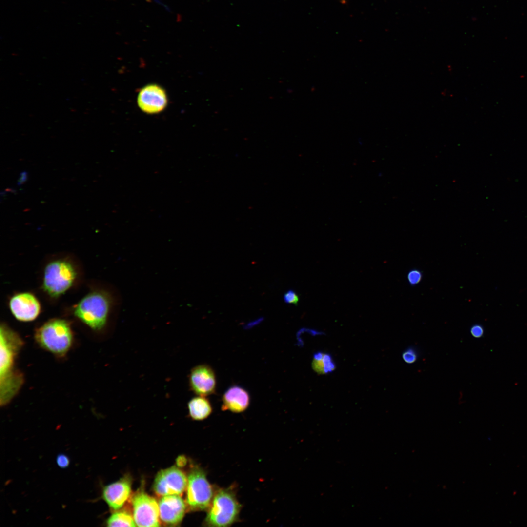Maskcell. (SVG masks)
<instances>
[{"label":"cell","mask_w":527,"mask_h":527,"mask_svg":"<svg viewBox=\"0 0 527 527\" xmlns=\"http://www.w3.org/2000/svg\"><path fill=\"white\" fill-rule=\"evenodd\" d=\"M311 367L317 374L326 375L335 371L336 365L331 354L326 352L318 351L313 355Z\"/></svg>","instance_id":"cell-17"},{"label":"cell","mask_w":527,"mask_h":527,"mask_svg":"<svg viewBox=\"0 0 527 527\" xmlns=\"http://www.w3.org/2000/svg\"><path fill=\"white\" fill-rule=\"evenodd\" d=\"M250 396L244 388L236 385L229 387L222 397L221 409L233 413H241L249 406Z\"/></svg>","instance_id":"cell-14"},{"label":"cell","mask_w":527,"mask_h":527,"mask_svg":"<svg viewBox=\"0 0 527 527\" xmlns=\"http://www.w3.org/2000/svg\"><path fill=\"white\" fill-rule=\"evenodd\" d=\"M131 501L137 526H160L159 504L153 497L142 492L136 493Z\"/></svg>","instance_id":"cell-6"},{"label":"cell","mask_w":527,"mask_h":527,"mask_svg":"<svg viewBox=\"0 0 527 527\" xmlns=\"http://www.w3.org/2000/svg\"><path fill=\"white\" fill-rule=\"evenodd\" d=\"M284 302L288 304L297 305L299 301V296L293 290H288L283 296Z\"/></svg>","instance_id":"cell-21"},{"label":"cell","mask_w":527,"mask_h":527,"mask_svg":"<svg viewBox=\"0 0 527 527\" xmlns=\"http://www.w3.org/2000/svg\"><path fill=\"white\" fill-rule=\"evenodd\" d=\"M77 274L71 262L62 259L53 261L46 265L44 270L43 289L50 296L58 297L73 285Z\"/></svg>","instance_id":"cell-4"},{"label":"cell","mask_w":527,"mask_h":527,"mask_svg":"<svg viewBox=\"0 0 527 527\" xmlns=\"http://www.w3.org/2000/svg\"><path fill=\"white\" fill-rule=\"evenodd\" d=\"M187 408L190 417L197 421L206 419L213 410L209 400L206 397L202 396L191 399L188 402Z\"/></svg>","instance_id":"cell-16"},{"label":"cell","mask_w":527,"mask_h":527,"mask_svg":"<svg viewBox=\"0 0 527 527\" xmlns=\"http://www.w3.org/2000/svg\"><path fill=\"white\" fill-rule=\"evenodd\" d=\"M407 278L411 285H415L421 281L422 273L419 269H413L408 272Z\"/></svg>","instance_id":"cell-20"},{"label":"cell","mask_w":527,"mask_h":527,"mask_svg":"<svg viewBox=\"0 0 527 527\" xmlns=\"http://www.w3.org/2000/svg\"><path fill=\"white\" fill-rule=\"evenodd\" d=\"M417 358V352L412 347L408 348L402 353V359L407 364H410L415 363Z\"/></svg>","instance_id":"cell-19"},{"label":"cell","mask_w":527,"mask_h":527,"mask_svg":"<svg viewBox=\"0 0 527 527\" xmlns=\"http://www.w3.org/2000/svg\"><path fill=\"white\" fill-rule=\"evenodd\" d=\"M470 332L473 337L478 338L483 335L484 328L480 324H475L471 327Z\"/></svg>","instance_id":"cell-23"},{"label":"cell","mask_w":527,"mask_h":527,"mask_svg":"<svg viewBox=\"0 0 527 527\" xmlns=\"http://www.w3.org/2000/svg\"><path fill=\"white\" fill-rule=\"evenodd\" d=\"M168 100L165 90L156 84H150L142 88L137 96L140 108L147 114L162 112L167 105Z\"/></svg>","instance_id":"cell-11"},{"label":"cell","mask_w":527,"mask_h":527,"mask_svg":"<svg viewBox=\"0 0 527 527\" xmlns=\"http://www.w3.org/2000/svg\"><path fill=\"white\" fill-rule=\"evenodd\" d=\"M5 191L6 192H10L15 194L16 193V191L14 188H8L6 189Z\"/></svg>","instance_id":"cell-25"},{"label":"cell","mask_w":527,"mask_h":527,"mask_svg":"<svg viewBox=\"0 0 527 527\" xmlns=\"http://www.w3.org/2000/svg\"><path fill=\"white\" fill-rule=\"evenodd\" d=\"M9 306L15 318L23 322L35 320L41 311L38 300L29 292L20 293L13 296L9 301Z\"/></svg>","instance_id":"cell-10"},{"label":"cell","mask_w":527,"mask_h":527,"mask_svg":"<svg viewBox=\"0 0 527 527\" xmlns=\"http://www.w3.org/2000/svg\"><path fill=\"white\" fill-rule=\"evenodd\" d=\"M186 501L192 510L201 511L209 508L215 491L201 468H194L187 477Z\"/></svg>","instance_id":"cell-5"},{"label":"cell","mask_w":527,"mask_h":527,"mask_svg":"<svg viewBox=\"0 0 527 527\" xmlns=\"http://www.w3.org/2000/svg\"><path fill=\"white\" fill-rule=\"evenodd\" d=\"M0 377H2L13 371L14 361L23 342L15 332L4 324L0 325Z\"/></svg>","instance_id":"cell-8"},{"label":"cell","mask_w":527,"mask_h":527,"mask_svg":"<svg viewBox=\"0 0 527 527\" xmlns=\"http://www.w3.org/2000/svg\"><path fill=\"white\" fill-rule=\"evenodd\" d=\"M28 179V172L26 170L21 171L19 175V177L17 181V185L19 186L22 185Z\"/></svg>","instance_id":"cell-24"},{"label":"cell","mask_w":527,"mask_h":527,"mask_svg":"<svg viewBox=\"0 0 527 527\" xmlns=\"http://www.w3.org/2000/svg\"><path fill=\"white\" fill-rule=\"evenodd\" d=\"M241 509L233 488L215 491L204 523L208 527H229L237 521Z\"/></svg>","instance_id":"cell-3"},{"label":"cell","mask_w":527,"mask_h":527,"mask_svg":"<svg viewBox=\"0 0 527 527\" xmlns=\"http://www.w3.org/2000/svg\"><path fill=\"white\" fill-rule=\"evenodd\" d=\"M187 478L176 466L161 470L156 475L153 488L158 496L181 495L187 487Z\"/></svg>","instance_id":"cell-7"},{"label":"cell","mask_w":527,"mask_h":527,"mask_svg":"<svg viewBox=\"0 0 527 527\" xmlns=\"http://www.w3.org/2000/svg\"><path fill=\"white\" fill-rule=\"evenodd\" d=\"M131 493V483L126 478L105 486L102 491V498L109 507L114 510L122 507Z\"/></svg>","instance_id":"cell-13"},{"label":"cell","mask_w":527,"mask_h":527,"mask_svg":"<svg viewBox=\"0 0 527 527\" xmlns=\"http://www.w3.org/2000/svg\"><path fill=\"white\" fill-rule=\"evenodd\" d=\"M56 463L60 467L65 468L69 465L70 460L66 455L61 454L57 456Z\"/></svg>","instance_id":"cell-22"},{"label":"cell","mask_w":527,"mask_h":527,"mask_svg":"<svg viewBox=\"0 0 527 527\" xmlns=\"http://www.w3.org/2000/svg\"><path fill=\"white\" fill-rule=\"evenodd\" d=\"M190 389L197 396H208L215 393L216 377L213 369L207 364L193 367L188 376Z\"/></svg>","instance_id":"cell-9"},{"label":"cell","mask_w":527,"mask_h":527,"mask_svg":"<svg viewBox=\"0 0 527 527\" xmlns=\"http://www.w3.org/2000/svg\"><path fill=\"white\" fill-rule=\"evenodd\" d=\"M35 337L41 347L58 356L65 355L73 342L69 323L58 318L50 320L38 328Z\"/></svg>","instance_id":"cell-2"},{"label":"cell","mask_w":527,"mask_h":527,"mask_svg":"<svg viewBox=\"0 0 527 527\" xmlns=\"http://www.w3.org/2000/svg\"><path fill=\"white\" fill-rule=\"evenodd\" d=\"M112 306L106 292L95 291L83 297L75 306V316L91 329H102L105 326Z\"/></svg>","instance_id":"cell-1"},{"label":"cell","mask_w":527,"mask_h":527,"mask_svg":"<svg viewBox=\"0 0 527 527\" xmlns=\"http://www.w3.org/2000/svg\"><path fill=\"white\" fill-rule=\"evenodd\" d=\"M0 379V404L7 403L20 389L23 379L20 373L13 371Z\"/></svg>","instance_id":"cell-15"},{"label":"cell","mask_w":527,"mask_h":527,"mask_svg":"<svg viewBox=\"0 0 527 527\" xmlns=\"http://www.w3.org/2000/svg\"><path fill=\"white\" fill-rule=\"evenodd\" d=\"M108 527H136L134 518L126 511H118L112 514L107 520Z\"/></svg>","instance_id":"cell-18"},{"label":"cell","mask_w":527,"mask_h":527,"mask_svg":"<svg viewBox=\"0 0 527 527\" xmlns=\"http://www.w3.org/2000/svg\"><path fill=\"white\" fill-rule=\"evenodd\" d=\"M158 504L160 519L163 523L174 526L182 521L186 506L184 501L179 495L162 496Z\"/></svg>","instance_id":"cell-12"}]
</instances>
